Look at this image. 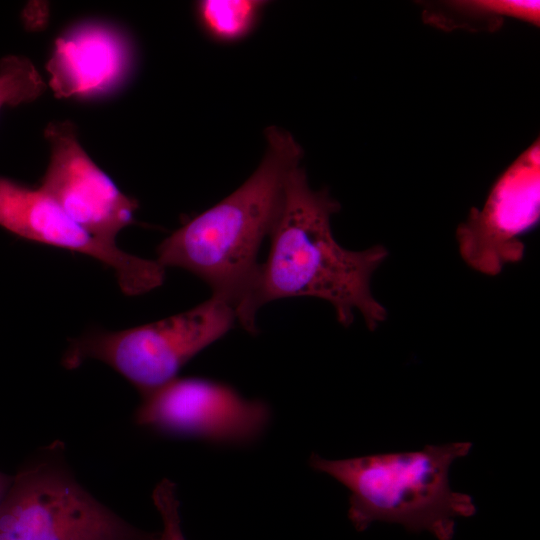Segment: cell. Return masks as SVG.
<instances>
[{"instance_id": "cell-5", "label": "cell", "mask_w": 540, "mask_h": 540, "mask_svg": "<svg viewBox=\"0 0 540 540\" xmlns=\"http://www.w3.org/2000/svg\"><path fill=\"white\" fill-rule=\"evenodd\" d=\"M13 478L0 507V540H161L99 502L74 478L60 445Z\"/></svg>"}, {"instance_id": "cell-8", "label": "cell", "mask_w": 540, "mask_h": 540, "mask_svg": "<svg viewBox=\"0 0 540 540\" xmlns=\"http://www.w3.org/2000/svg\"><path fill=\"white\" fill-rule=\"evenodd\" d=\"M0 226L12 234L87 255L112 268L129 296L159 287L165 267L92 235L72 220L40 187L31 188L0 176Z\"/></svg>"}, {"instance_id": "cell-15", "label": "cell", "mask_w": 540, "mask_h": 540, "mask_svg": "<svg viewBox=\"0 0 540 540\" xmlns=\"http://www.w3.org/2000/svg\"><path fill=\"white\" fill-rule=\"evenodd\" d=\"M12 478L6 474L0 472V507L5 500V497L9 491L12 483Z\"/></svg>"}, {"instance_id": "cell-14", "label": "cell", "mask_w": 540, "mask_h": 540, "mask_svg": "<svg viewBox=\"0 0 540 540\" xmlns=\"http://www.w3.org/2000/svg\"><path fill=\"white\" fill-rule=\"evenodd\" d=\"M152 499L162 520L161 540H186L181 527L175 484L163 479L155 487Z\"/></svg>"}, {"instance_id": "cell-9", "label": "cell", "mask_w": 540, "mask_h": 540, "mask_svg": "<svg viewBox=\"0 0 540 540\" xmlns=\"http://www.w3.org/2000/svg\"><path fill=\"white\" fill-rule=\"evenodd\" d=\"M44 135L51 156L39 187L82 228L116 244L118 233L135 221L138 202L93 162L69 121L50 123Z\"/></svg>"}, {"instance_id": "cell-10", "label": "cell", "mask_w": 540, "mask_h": 540, "mask_svg": "<svg viewBox=\"0 0 540 540\" xmlns=\"http://www.w3.org/2000/svg\"><path fill=\"white\" fill-rule=\"evenodd\" d=\"M131 63L130 44L117 30L82 24L55 41L47 63L49 85L58 98L100 94L120 83Z\"/></svg>"}, {"instance_id": "cell-12", "label": "cell", "mask_w": 540, "mask_h": 540, "mask_svg": "<svg viewBox=\"0 0 540 540\" xmlns=\"http://www.w3.org/2000/svg\"><path fill=\"white\" fill-rule=\"evenodd\" d=\"M263 2L253 0H204L197 13L206 33L220 42H234L254 27Z\"/></svg>"}, {"instance_id": "cell-13", "label": "cell", "mask_w": 540, "mask_h": 540, "mask_svg": "<svg viewBox=\"0 0 540 540\" xmlns=\"http://www.w3.org/2000/svg\"><path fill=\"white\" fill-rule=\"evenodd\" d=\"M45 83L33 63L18 55L0 60V110L36 100Z\"/></svg>"}, {"instance_id": "cell-7", "label": "cell", "mask_w": 540, "mask_h": 540, "mask_svg": "<svg viewBox=\"0 0 540 540\" xmlns=\"http://www.w3.org/2000/svg\"><path fill=\"white\" fill-rule=\"evenodd\" d=\"M540 142L534 141L504 171L482 208H473L456 231L459 251L474 270L499 274L524 255L521 238L539 220Z\"/></svg>"}, {"instance_id": "cell-1", "label": "cell", "mask_w": 540, "mask_h": 540, "mask_svg": "<svg viewBox=\"0 0 540 540\" xmlns=\"http://www.w3.org/2000/svg\"><path fill=\"white\" fill-rule=\"evenodd\" d=\"M339 203L326 190L315 191L302 168L289 174L281 205L270 231V250L242 301L236 319L248 332H257V311L278 299L308 296L329 302L345 327L355 311L375 330L387 312L371 291V278L388 256L382 245L362 251L342 247L334 238L331 217Z\"/></svg>"}, {"instance_id": "cell-6", "label": "cell", "mask_w": 540, "mask_h": 540, "mask_svg": "<svg viewBox=\"0 0 540 540\" xmlns=\"http://www.w3.org/2000/svg\"><path fill=\"white\" fill-rule=\"evenodd\" d=\"M270 420L269 406L231 386L204 378H175L142 396L135 421L157 432L217 443L257 439Z\"/></svg>"}, {"instance_id": "cell-4", "label": "cell", "mask_w": 540, "mask_h": 540, "mask_svg": "<svg viewBox=\"0 0 540 540\" xmlns=\"http://www.w3.org/2000/svg\"><path fill=\"white\" fill-rule=\"evenodd\" d=\"M235 320L233 305L212 295L190 310L150 324L87 332L71 341L62 364L75 369L89 359L101 361L144 396L177 378L180 369L224 336Z\"/></svg>"}, {"instance_id": "cell-3", "label": "cell", "mask_w": 540, "mask_h": 540, "mask_svg": "<svg viewBox=\"0 0 540 540\" xmlns=\"http://www.w3.org/2000/svg\"><path fill=\"white\" fill-rule=\"evenodd\" d=\"M471 448V442L462 441L341 460L313 453L309 464L350 491L348 517L356 530L386 522L451 540L456 519L476 512L472 497L449 485L452 463Z\"/></svg>"}, {"instance_id": "cell-11", "label": "cell", "mask_w": 540, "mask_h": 540, "mask_svg": "<svg viewBox=\"0 0 540 540\" xmlns=\"http://www.w3.org/2000/svg\"><path fill=\"white\" fill-rule=\"evenodd\" d=\"M424 19L442 29L496 30L505 18L540 24V2L528 0H456L426 4Z\"/></svg>"}, {"instance_id": "cell-2", "label": "cell", "mask_w": 540, "mask_h": 540, "mask_svg": "<svg viewBox=\"0 0 540 540\" xmlns=\"http://www.w3.org/2000/svg\"><path fill=\"white\" fill-rule=\"evenodd\" d=\"M267 151L255 172L232 194L185 223L157 248L165 268L187 270L236 309L259 264L260 245L277 217L285 184L302 156L286 131H266Z\"/></svg>"}]
</instances>
